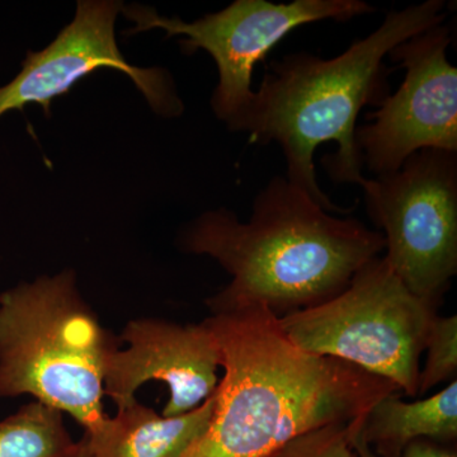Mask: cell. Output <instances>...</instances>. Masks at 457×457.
Segmentation results:
<instances>
[{
  "label": "cell",
  "instance_id": "obj_1",
  "mask_svg": "<svg viewBox=\"0 0 457 457\" xmlns=\"http://www.w3.org/2000/svg\"><path fill=\"white\" fill-rule=\"evenodd\" d=\"M204 323L224 375L209 427L182 457H270L297 436L351 422L400 392L352 363L300 350L266 306L212 312Z\"/></svg>",
  "mask_w": 457,
  "mask_h": 457
},
{
  "label": "cell",
  "instance_id": "obj_2",
  "mask_svg": "<svg viewBox=\"0 0 457 457\" xmlns=\"http://www.w3.org/2000/svg\"><path fill=\"white\" fill-rule=\"evenodd\" d=\"M231 275L206 303L212 312L263 305L278 317L329 302L385 251V237L357 219L337 218L286 177L270 180L248 222L227 209L204 212L179 239Z\"/></svg>",
  "mask_w": 457,
  "mask_h": 457
},
{
  "label": "cell",
  "instance_id": "obj_3",
  "mask_svg": "<svg viewBox=\"0 0 457 457\" xmlns=\"http://www.w3.org/2000/svg\"><path fill=\"white\" fill-rule=\"evenodd\" d=\"M445 9L444 0H427L392 12L368 37L333 59L296 53L275 60L233 131L246 132L258 145L279 144L287 180L327 212L350 213L352 207L337 206L318 185L315 150L335 141L338 150L323 159L328 176L336 183L362 185L357 119L363 107H378L389 96L392 71L384 59L403 41L444 23Z\"/></svg>",
  "mask_w": 457,
  "mask_h": 457
},
{
  "label": "cell",
  "instance_id": "obj_4",
  "mask_svg": "<svg viewBox=\"0 0 457 457\" xmlns=\"http://www.w3.org/2000/svg\"><path fill=\"white\" fill-rule=\"evenodd\" d=\"M116 347L73 270L0 294V398L31 395L95 431L107 417L104 368Z\"/></svg>",
  "mask_w": 457,
  "mask_h": 457
},
{
  "label": "cell",
  "instance_id": "obj_5",
  "mask_svg": "<svg viewBox=\"0 0 457 457\" xmlns=\"http://www.w3.org/2000/svg\"><path fill=\"white\" fill-rule=\"evenodd\" d=\"M437 305L411 293L385 257L362 267L329 302L279 317L300 350L345 361L418 395L420 359Z\"/></svg>",
  "mask_w": 457,
  "mask_h": 457
},
{
  "label": "cell",
  "instance_id": "obj_6",
  "mask_svg": "<svg viewBox=\"0 0 457 457\" xmlns=\"http://www.w3.org/2000/svg\"><path fill=\"white\" fill-rule=\"evenodd\" d=\"M361 187L383 228L385 260L411 293L438 305L457 273V152L420 150Z\"/></svg>",
  "mask_w": 457,
  "mask_h": 457
},
{
  "label": "cell",
  "instance_id": "obj_7",
  "mask_svg": "<svg viewBox=\"0 0 457 457\" xmlns=\"http://www.w3.org/2000/svg\"><path fill=\"white\" fill-rule=\"evenodd\" d=\"M128 20L137 23L129 35L161 29L170 36L183 35L179 41L186 54L206 50L218 65L219 84L212 106L216 117L233 130L252 101V75L255 64L263 62L270 50L297 27L374 13L376 9L363 0H295L275 4L267 0H237L218 13L183 22L180 18L159 16L143 5L122 7Z\"/></svg>",
  "mask_w": 457,
  "mask_h": 457
},
{
  "label": "cell",
  "instance_id": "obj_8",
  "mask_svg": "<svg viewBox=\"0 0 457 457\" xmlns=\"http://www.w3.org/2000/svg\"><path fill=\"white\" fill-rule=\"evenodd\" d=\"M449 26L437 25L389 53L405 69L404 82L387 96L369 125L356 130L363 165L376 177L394 173L423 149L457 152V69L447 59Z\"/></svg>",
  "mask_w": 457,
  "mask_h": 457
},
{
  "label": "cell",
  "instance_id": "obj_9",
  "mask_svg": "<svg viewBox=\"0 0 457 457\" xmlns=\"http://www.w3.org/2000/svg\"><path fill=\"white\" fill-rule=\"evenodd\" d=\"M122 7L121 2L114 0L78 2L73 22L46 49L29 51L21 73L0 88V117L32 102L40 104L49 116L54 98L101 68L128 74L156 112L167 117L182 113L185 107L163 69L135 68L120 53L114 22Z\"/></svg>",
  "mask_w": 457,
  "mask_h": 457
},
{
  "label": "cell",
  "instance_id": "obj_10",
  "mask_svg": "<svg viewBox=\"0 0 457 457\" xmlns=\"http://www.w3.org/2000/svg\"><path fill=\"white\" fill-rule=\"evenodd\" d=\"M121 339L126 348L111 352L104 378V394L117 409L130 404L144 384L155 380L170 389L163 416H180L203 404L220 383V347L204 320L182 326L164 319H134L123 328Z\"/></svg>",
  "mask_w": 457,
  "mask_h": 457
},
{
  "label": "cell",
  "instance_id": "obj_11",
  "mask_svg": "<svg viewBox=\"0 0 457 457\" xmlns=\"http://www.w3.org/2000/svg\"><path fill=\"white\" fill-rule=\"evenodd\" d=\"M215 402L216 390L194 411L164 417L135 399L84 438L96 457H182L209 427Z\"/></svg>",
  "mask_w": 457,
  "mask_h": 457
},
{
  "label": "cell",
  "instance_id": "obj_12",
  "mask_svg": "<svg viewBox=\"0 0 457 457\" xmlns=\"http://www.w3.org/2000/svg\"><path fill=\"white\" fill-rule=\"evenodd\" d=\"M361 435L378 457H402L413 441H453L457 436V381L429 398L403 402L393 393L375 403L365 414Z\"/></svg>",
  "mask_w": 457,
  "mask_h": 457
},
{
  "label": "cell",
  "instance_id": "obj_13",
  "mask_svg": "<svg viewBox=\"0 0 457 457\" xmlns=\"http://www.w3.org/2000/svg\"><path fill=\"white\" fill-rule=\"evenodd\" d=\"M77 447L62 413L36 400L0 420V457H69Z\"/></svg>",
  "mask_w": 457,
  "mask_h": 457
},
{
  "label": "cell",
  "instance_id": "obj_14",
  "mask_svg": "<svg viewBox=\"0 0 457 457\" xmlns=\"http://www.w3.org/2000/svg\"><path fill=\"white\" fill-rule=\"evenodd\" d=\"M427 360L418 378V394H426L446 381L456 380L457 375V318L433 319L427 337Z\"/></svg>",
  "mask_w": 457,
  "mask_h": 457
},
{
  "label": "cell",
  "instance_id": "obj_15",
  "mask_svg": "<svg viewBox=\"0 0 457 457\" xmlns=\"http://www.w3.org/2000/svg\"><path fill=\"white\" fill-rule=\"evenodd\" d=\"M353 420L303 433L270 457H359L351 444Z\"/></svg>",
  "mask_w": 457,
  "mask_h": 457
},
{
  "label": "cell",
  "instance_id": "obj_16",
  "mask_svg": "<svg viewBox=\"0 0 457 457\" xmlns=\"http://www.w3.org/2000/svg\"><path fill=\"white\" fill-rule=\"evenodd\" d=\"M366 414V413H365ZM363 416L356 418L352 422L351 427V444L356 451L359 457H378L372 453L371 447L363 440L361 435V426H362ZM402 457H456L455 453L450 451L435 446L425 440H417L409 444L403 451Z\"/></svg>",
  "mask_w": 457,
  "mask_h": 457
},
{
  "label": "cell",
  "instance_id": "obj_17",
  "mask_svg": "<svg viewBox=\"0 0 457 457\" xmlns=\"http://www.w3.org/2000/svg\"><path fill=\"white\" fill-rule=\"evenodd\" d=\"M69 457H96L95 453L90 450L88 442H87L86 438H82V440L78 441L77 450L74 451Z\"/></svg>",
  "mask_w": 457,
  "mask_h": 457
}]
</instances>
